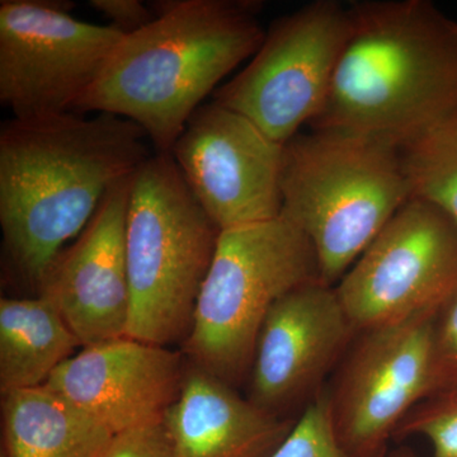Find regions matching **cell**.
I'll return each mask as SVG.
<instances>
[{"label": "cell", "mask_w": 457, "mask_h": 457, "mask_svg": "<svg viewBox=\"0 0 457 457\" xmlns=\"http://www.w3.org/2000/svg\"><path fill=\"white\" fill-rule=\"evenodd\" d=\"M137 123L111 113L11 120L0 128V227L12 273L40 290L66 243L107 192L154 153Z\"/></svg>", "instance_id": "obj_1"}, {"label": "cell", "mask_w": 457, "mask_h": 457, "mask_svg": "<svg viewBox=\"0 0 457 457\" xmlns=\"http://www.w3.org/2000/svg\"><path fill=\"white\" fill-rule=\"evenodd\" d=\"M348 8L350 35L308 126L399 149L457 110V21L427 0Z\"/></svg>", "instance_id": "obj_2"}, {"label": "cell", "mask_w": 457, "mask_h": 457, "mask_svg": "<svg viewBox=\"0 0 457 457\" xmlns=\"http://www.w3.org/2000/svg\"><path fill=\"white\" fill-rule=\"evenodd\" d=\"M150 7L155 20L123 36L73 112L130 120L155 153L171 154L204 99L254 56L266 31L260 2L159 0Z\"/></svg>", "instance_id": "obj_3"}, {"label": "cell", "mask_w": 457, "mask_h": 457, "mask_svg": "<svg viewBox=\"0 0 457 457\" xmlns=\"http://www.w3.org/2000/svg\"><path fill=\"white\" fill-rule=\"evenodd\" d=\"M281 215L311 240L336 286L411 198L398 147L345 132H299L284 146Z\"/></svg>", "instance_id": "obj_4"}, {"label": "cell", "mask_w": 457, "mask_h": 457, "mask_svg": "<svg viewBox=\"0 0 457 457\" xmlns=\"http://www.w3.org/2000/svg\"><path fill=\"white\" fill-rule=\"evenodd\" d=\"M219 236L171 154L154 153L140 165L126 218V337L164 347L185 341Z\"/></svg>", "instance_id": "obj_5"}, {"label": "cell", "mask_w": 457, "mask_h": 457, "mask_svg": "<svg viewBox=\"0 0 457 457\" xmlns=\"http://www.w3.org/2000/svg\"><path fill=\"white\" fill-rule=\"evenodd\" d=\"M321 281L311 240L279 215L220 231L183 341L189 365L236 386L248 378L270 308L299 286Z\"/></svg>", "instance_id": "obj_6"}, {"label": "cell", "mask_w": 457, "mask_h": 457, "mask_svg": "<svg viewBox=\"0 0 457 457\" xmlns=\"http://www.w3.org/2000/svg\"><path fill=\"white\" fill-rule=\"evenodd\" d=\"M350 29V8L336 0H315L278 18L251 62L212 101L287 143L326 104Z\"/></svg>", "instance_id": "obj_7"}, {"label": "cell", "mask_w": 457, "mask_h": 457, "mask_svg": "<svg viewBox=\"0 0 457 457\" xmlns=\"http://www.w3.org/2000/svg\"><path fill=\"white\" fill-rule=\"evenodd\" d=\"M357 335L438 315L457 291V224L411 197L335 286Z\"/></svg>", "instance_id": "obj_8"}, {"label": "cell", "mask_w": 457, "mask_h": 457, "mask_svg": "<svg viewBox=\"0 0 457 457\" xmlns=\"http://www.w3.org/2000/svg\"><path fill=\"white\" fill-rule=\"evenodd\" d=\"M68 0L0 2V102L13 119L73 112L123 35L71 17Z\"/></svg>", "instance_id": "obj_9"}, {"label": "cell", "mask_w": 457, "mask_h": 457, "mask_svg": "<svg viewBox=\"0 0 457 457\" xmlns=\"http://www.w3.org/2000/svg\"><path fill=\"white\" fill-rule=\"evenodd\" d=\"M436 317L360 333L332 393H328L336 436L348 455L386 457L400 423L435 392Z\"/></svg>", "instance_id": "obj_10"}, {"label": "cell", "mask_w": 457, "mask_h": 457, "mask_svg": "<svg viewBox=\"0 0 457 457\" xmlns=\"http://www.w3.org/2000/svg\"><path fill=\"white\" fill-rule=\"evenodd\" d=\"M285 144L245 114L212 102L192 114L171 156L219 230L281 215Z\"/></svg>", "instance_id": "obj_11"}, {"label": "cell", "mask_w": 457, "mask_h": 457, "mask_svg": "<svg viewBox=\"0 0 457 457\" xmlns=\"http://www.w3.org/2000/svg\"><path fill=\"white\" fill-rule=\"evenodd\" d=\"M356 335L335 286L314 281L294 288L264 319L246 398L278 417L309 404Z\"/></svg>", "instance_id": "obj_12"}, {"label": "cell", "mask_w": 457, "mask_h": 457, "mask_svg": "<svg viewBox=\"0 0 457 457\" xmlns=\"http://www.w3.org/2000/svg\"><path fill=\"white\" fill-rule=\"evenodd\" d=\"M132 176L107 192L82 234L57 255L38 290L82 348L128 332L131 291L125 236Z\"/></svg>", "instance_id": "obj_13"}, {"label": "cell", "mask_w": 457, "mask_h": 457, "mask_svg": "<svg viewBox=\"0 0 457 457\" xmlns=\"http://www.w3.org/2000/svg\"><path fill=\"white\" fill-rule=\"evenodd\" d=\"M185 369L183 353L122 337L83 347L45 386L116 435L162 422Z\"/></svg>", "instance_id": "obj_14"}, {"label": "cell", "mask_w": 457, "mask_h": 457, "mask_svg": "<svg viewBox=\"0 0 457 457\" xmlns=\"http://www.w3.org/2000/svg\"><path fill=\"white\" fill-rule=\"evenodd\" d=\"M163 423L177 457H270L296 420L273 416L187 362Z\"/></svg>", "instance_id": "obj_15"}, {"label": "cell", "mask_w": 457, "mask_h": 457, "mask_svg": "<svg viewBox=\"0 0 457 457\" xmlns=\"http://www.w3.org/2000/svg\"><path fill=\"white\" fill-rule=\"evenodd\" d=\"M2 396L4 457H104L114 436L49 387Z\"/></svg>", "instance_id": "obj_16"}, {"label": "cell", "mask_w": 457, "mask_h": 457, "mask_svg": "<svg viewBox=\"0 0 457 457\" xmlns=\"http://www.w3.org/2000/svg\"><path fill=\"white\" fill-rule=\"evenodd\" d=\"M82 347L46 297L0 300V392L45 386Z\"/></svg>", "instance_id": "obj_17"}, {"label": "cell", "mask_w": 457, "mask_h": 457, "mask_svg": "<svg viewBox=\"0 0 457 457\" xmlns=\"http://www.w3.org/2000/svg\"><path fill=\"white\" fill-rule=\"evenodd\" d=\"M399 152L411 196L435 204L457 224V110Z\"/></svg>", "instance_id": "obj_18"}, {"label": "cell", "mask_w": 457, "mask_h": 457, "mask_svg": "<svg viewBox=\"0 0 457 457\" xmlns=\"http://www.w3.org/2000/svg\"><path fill=\"white\" fill-rule=\"evenodd\" d=\"M425 436L433 457H457V387L432 394L409 411L394 438Z\"/></svg>", "instance_id": "obj_19"}, {"label": "cell", "mask_w": 457, "mask_h": 457, "mask_svg": "<svg viewBox=\"0 0 457 457\" xmlns=\"http://www.w3.org/2000/svg\"><path fill=\"white\" fill-rule=\"evenodd\" d=\"M270 457H352L337 438L328 393L321 392L306 405L293 431Z\"/></svg>", "instance_id": "obj_20"}, {"label": "cell", "mask_w": 457, "mask_h": 457, "mask_svg": "<svg viewBox=\"0 0 457 457\" xmlns=\"http://www.w3.org/2000/svg\"><path fill=\"white\" fill-rule=\"evenodd\" d=\"M435 393L457 387V291L436 317L432 337Z\"/></svg>", "instance_id": "obj_21"}, {"label": "cell", "mask_w": 457, "mask_h": 457, "mask_svg": "<svg viewBox=\"0 0 457 457\" xmlns=\"http://www.w3.org/2000/svg\"><path fill=\"white\" fill-rule=\"evenodd\" d=\"M104 457H177L163 420L116 433Z\"/></svg>", "instance_id": "obj_22"}, {"label": "cell", "mask_w": 457, "mask_h": 457, "mask_svg": "<svg viewBox=\"0 0 457 457\" xmlns=\"http://www.w3.org/2000/svg\"><path fill=\"white\" fill-rule=\"evenodd\" d=\"M89 5L123 36L140 31L156 18L152 7L140 0H90Z\"/></svg>", "instance_id": "obj_23"}, {"label": "cell", "mask_w": 457, "mask_h": 457, "mask_svg": "<svg viewBox=\"0 0 457 457\" xmlns=\"http://www.w3.org/2000/svg\"><path fill=\"white\" fill-rule=\"evenodd\" d=\"M387 457H417L414 455V453H411V451L409 450H398L395 451V453H392V455Z\"/></svg>", "instance_id": "obj_24"}, {"label": "cell", "mask_w": 457, "mask_h": 457, "mask_svg": "<svg viewBox=\"0 0 457 457\" xmlns=\"http://www.w3.org/2000/svg\"><path fill=\"white\" fill-rule=\"evenodd\" d=\"M0 457H4V456H3V455H0Z\"/></svg>", "instance_id": "obj_25"}]
</instances>
